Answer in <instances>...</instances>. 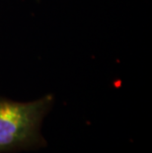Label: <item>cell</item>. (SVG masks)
Listing matches in <instances>:
<instances>
[{"instance_id":"obj_1","label":"cell","mask_w":152,"mask_h":153,"mask_svg":"<svg viewBox=\"0 0 152 153\" xmlns=\"http://www.w3.org/2000/svg\"><path fill=\"white\" fill-rule=\"evenodd\" d=\"M53 102L51 94L32 102H16L0 97V153L47 145L41 126Z\"/></svg>"}]
</instances>
